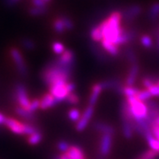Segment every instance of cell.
I'll use <instances>...</instances> for the list:
<instances>
[{"instance_id":"42","label":"cell","mask_w":159,"mask_h":159,"mask_svg":"<svg viewBox=\"0 0 159 159\" xmlns=\"http://www.w3.org/2000/svg\"><path fill=\"white\" fill-rule=\"evenodd\" d=\"M149 93L153 97H159V84H155L148 89Z\"/></svg>"},{"instance_id":"23","label":"cell","mask_w":159,"mask_h":159,"mask_svg":"<svg viewBox=\"0 0 159 159\" xmlns=\"http://www.w3.org/2000/svg\"><path fill=\"white\" fill-rule=\"evenodd\" d=\"M159 17V2H153L148 11V18L150 21H155Z\"/></svg>"},{"instance_id":"41","label":"cell","mask_w":159,"mask_h":159,"mask_svg":"<svg viewBox=\"0 0 159 159\" xmlns=\"http://www.w3.org/2000/svg\"><path fill=\"white\" fill-rule=\"evenodd\" d=\"M31 3L34 7H46L48 2L45 0H31Z\"/></svg>"},{"instance_id":"39","label":"cell","mask_w":159,"mask_h":159,"mask_svg":"<svg viewBox=\"0 0 159 159\" xmlns=\"http://www.w3.org/2000/svg\"><path fill=\"white\" fill-rule=\"evenodd\" d=\"M57 149H59L60 152L62 153H66L68 149H69L70 146H71V144L69 143L66 141V140H59V142L57 143L56 144Z\"/></svg>"},{"instance_id":"47","label":"cell","mask_w":159,"mask_h":159,"mask_svg":"<svg viewBox=\"0 0 159 159\" xmlns=\"http://www.w3.org/2000/svg\"><path fill=\"white\" fill-rule=\"evenodd\" d=\"M97 159H107V157H103V156H102L101 154H98L97 156Z\"/></svg>"},{"instance_id":"5","label":"cell","mask_w":159,"mask_h":159,"mask_svg":"<svg viewBox=\"0 0 159 159\" xmlns=\"http://www.w3.org/2000/svg\"><path fill=\"white\" fill-rule=\"evenodd\" d=\"M67 81L64 80H59L49 87L50 93L55 97V98L58 101L59 103L64 102L66 97L70 93L67 90Z\"/></svg>"},{"instance_id":"1","label":"cell","mask_w":159,"mask_h":159,"mask_svg":"<svg viewBox=\"0 0 159 159\" xmlns=\"http://www.w3.org/2000/svg\"><path fill=\"white\" fill-rule=\"evenodd\" d=\"M122 13L119 11H112L107 19L99 24L102 33L103 39L116 45V42L121 33Z\"/></svg>"},{"instance_id":"2","label":"cell","mask_w":159,"mask_h":159,"mask_svg":"<svg viewBox=\"0 0 159 159\" xmlns=\"http://www.w3.org/2000/svg\"><path fill=\"white\" fill-rule=\"evenodd\" d=\"M11 98L20 107L28 109L30 106V99L28 93L27 87L22 82H16L14 85Z\"/></svg>"},{"instance_id":"43","label":"cell","mask_w":159,"mask_h":159,"mask_svg":"<svg viewBox=\"0 0 159 159\" xmlns=\"http://www.w3.org/2000/svg\"><path fill=\"white\" fill-rule=\"evenodd\" d=\"M20 1L21 0H3V2H4L6 7H14L16 4H18Z\"/></svg>"},{"instance_id":"3","label":"cell","mask_w":159,"mask_h":159,"mask_svg":"<svg viewBox=\"0 0 159 159\" xmlns=\"http://www.w3.org/2000/svg\"><path fill=\"white\" fill-rule=\"evenodd\" d=\"M9 54L11 60L15 64L16 69L19 75L22 78H27L29 76V67L25 62V59L24 58L23 55L21 54L19 49L16 47H11L9 50Z\"/></svg>"},{"instance_id":"26","label":"cell","mask_w":159,"mask_h":159,"mask_svg":"<svg viewBox=\"0 0 159 159\" xmlns=\"http://www.w3.org/2000/svg\"><path fill=\"white\" fill-rule=\"evenodd\" d=\"M144 139L148 142L151 149L159 153V140L155 138V136H153L152 132L148 133L146 136H144Z\"/></svg>"},{"instance_id":"45","label":"cell","mask_w":159,"mask_h":159,"mask_svg":"<svg viewBox=\"0 0 159 159\" xmlns=\"http://www.w3.org/2000/svg\"><path fill=\"white\" fill-rule=\"evenodd\" d=\"M155 36H156V40H157V50L159 51V27L155 30Z\"/></svg>"},{"instance_id":"35","label":"cell","mask_w":159,"mask_h":159,"mask_svg":"<svg viewBox=\"0 0 159 159\" xmlns=\"http://www.w3.org/2000/svg\"><path fill=\"white\" fill-rule=\"evenodd\" d=\"M64 102L69 105H72V106H75V105H78L80 102V97L77 93H75V92L70 93L69 94L67 95L65 98Z\"/></svg>"},{"instance_id":"14","label":"cell","mask_w":159,"mask_h":159,"mask_svg":"<svg viewBox=\"0 0 159 159\" xmlns=\"http://www.w3.org/2000/svg\"><path fill=\"white\" fill-rule=\"evenodd\" d=\"M15 112L20 118L25 119L27 123L34 124V122L37 121V119H38L35 112H31L29 110L25 109V108L19 107V106L16 107Z\"/></svg>"},{"instance_id":"11","label":"cell","mask_w":159,"mask_h":159,"mask_svg":"<svg viewBox=\"0 0 159 159\" xmlns=\"http://www.w3.org/2000/svg\"><path fill=\"white\" fill-rule=\"evenodd\" d=\"M113 144V136L110 134H102L99 143V154L107 157L110 154Z\"/></svg>"},{"instance_id":"36","label":"cell","mask_w":159,"mask_h":159,"mask_svg":"<svg viewBox=\"0 0 159 159\" xmlns=\"http://www.w3.org/2000/svg\"><path fill=\"white\" fill-rule=\"evenodd\" d=\"M51 49H52L53 52L55 53V55H62L65 50H66L65 46L59 42H53L52 44H51Z\"/></svg>"},{"instance_id":"34","label":"cell","mask_w":159,"mask_h":159,"mask_svg":"<svg viewBox=\"0 0 159 159\" xmlns=\"http://www.w3.org/2000/svg\"><path fill=\"white\" fill-rule=\"evenodd\" d=\"M139 89L134 87V86H127L125 85L123 91V95L126 98H129V97H136L137 93L139 92Z\"/></svg>"},{"instance_id":"48","label":"cell","mask_w":159,"mask_h":159,"mask_svg":"<svg viewBox=\"0 0 159 159\" xmlns=\"http://www.w3.org/2000/svg\"><path fill=\"white\" fill-rule=\"evenodd\" d=\"M45 1H46V2H50L51 0H45Z\"/></svg>"},{"instance_id":"13","label":"cell","mask_w":159,"mask_h":159,"mask_svg":"<svg viewBox=\"0 0 159 159\" xmlns=\"http://www.w3.org/2000/svg\"><path fill=\"white\" fill-rule=\"evenodd\" d=\"M39 99L40 109L42 110V111H46V110L50 109V108H53L59 104L58 101L55 98V97L50 93H44Z\"/></svg>"},{"instance_id":"8","label":"cell","mask_w":159,"mask_h":159,"mask_svg":"<svg viewBox=\"0 0 159 159\" xmlns=\"http://www.w3.org/2000/svg\"><path fill=\"white\" fill-rule=\"evenodd\" d=\"M89 49L92 52L93 55L94 56L95 59L98 61L100 63H107L110 62L111 58L110 55L107 54L104 50V49L102 47V46L98 44V42H93L91 40V42H89Z\"/></svg>"},{"instance_id":"6","label":"cell","mask_w":159,"mask_h":159,"mask_svg":"<svg viewBox=\"0 0 159 159\" xmlns=\"http://www.w3.org/2000/svg\"><path fill=\"white\" fill-rule=\"evenodd\" d=\"M137 35H138V32L136 29L130 28L128 30H126L125 28L123 27L121 33L119 34L117 42H116V45L119 46H122L130 44L136 39Z\"/></svg>"},{"instance_id":"7","label":"cell","mask_w":159,"mask_h":159,"mask_svg":"<svg viewBox=\"0 0 159 159\" xmlns=\"http://www.w3.org/2000/svg\"><path fill=\"white\" fill-rule=\"evenodd\" d=\"M142 7L139 4H132L122 11V20L126 23H132V21L142 13Z\"/></svg>"},{"instance_id":"12","label":"cell","mask_w":159,"mask_h":159,"mask_svg":"<svg viewBox=\"0 0 159 159\" xmlns=\"http://www.w3.org/2000/svg\"><path fill=\"white\" fill-rule=\"evenodd\" d=\"M4 126L16 135H24V123L11 117H7Z\"/></svg>"},{"instance_id":"46","label":"cell","mask_w":159,"mask_h":159,"mask_svg":"<svg viewBox=\"0 0 159 159\" xmlns=\"http://www.w3.org/2000/svg\"><path fill=\"white\" fill-rule=\"evenodd\" d=\"M53 159H69V158H68V157H67L64 153H63V154H61V155H54V156H53Z\"/></svg>"},{"instance_id":"37","label":"cell","mask_w":159,"mask_h":159,"mask_svg":"<svg viewBox=\"0 0 159 159\" xmlns=\"http://www.w3.org/2000/svg\"><path fill=\"white\" fill-rule=\"evenodd\" d=\"M140 42L144 48L151 49L153 47V40L149 35H143L140 37Z\"/></svg>"},{"instance_id":"17","label":"cell","mask_w":159,"mask_h":159,"mask_svg":"<svg viewBox=\"0 0 159 159\" xmlns=\"http://www.w3.org/2000/svg\"><path fill=\"white\" fill-rule=\"evenodd\" d=\"M101 46L104 49L106 52L111 57H117L120 54V50H119V46L117 45L114 44L112 42L107 41V40L102 39V42H100Z\"/></svg>"},{"instance_id":"18","label":"cell","mask_w":159,"mask_h":159,"mask_svg":"<svg viewBox=\"0 0 159 159\" xmlns=\"http://www.w3.org/2000/svg\"><path fill=\"white\" fill-rule=\"evenodd\" d=\"M56 59L63 64L75 65V55L71 49H67L62 55H59Z\"/></svg>"},{"instance_id":"16","label":"cell","mask_w":159,"mask_h":159,"mask_svg":"<svg viewBox=\"0 0 159 159\" xmlns=\"http://www.w3.org/2000/svg\"><path fill=\"white\" fill-rule=\"evenodd\" d=\"M140 67L138 63L132 64L128 70V73L125 80V85L127 86H134L136 80L138 76Z\"/></svg>"},{"instance_id":"50","label":"cell","mask_w":159,"mask_h":159,"mask_svg":"<svg viewBox=\"0 0 159 159\" xmlns=\"http://www.w3.org/2000/svg\"><path fill=\"white\" fill-rule=\"evenodd\" d=\"M157 84H159V81H158V82H157Z\"/></svg>"},{"instance_id":"44","label":"cell","mask_w":159,"mask_h":159,"mask_svg":"<svg viewBox=\"0 0 159 159\" xmlns=\"http://www.w3.org/2000/svg\"><path fill=\"white\" fill-rule=\"evenodd\" d=\"M7 117L2 113L0 112V126H3L5 124V121H6Z\"/></svg>"},{"instance_id":"19","label":"cell","mask_w":159,"mask_h":159,"mask_svg":"<svg viewBox=\"0 0 159 159\" xmlns=\"http://www.w3.org/2000/svg\"><path fill=\"white\" fill-rule=\"evenodd\" d=\"M69 159H85V154L83 149L77 145H71L69 149L64 153Z\"/></svg>"},{"instance_id":"30","label":"cell","mask_w":159,"mask_h":159,"mask_svg":"<svg viewBox=\"0 0 159 159\" xmlns=\"http://www.w3.org/2000/svg\"><path fill=\"white\" fill-rule=\"evenodd\" d=\"M20 44L25 50H34L36 48V43L34 40L29 38H23L20 40Z\"/></svg>"},{"instance_id":"28","label":"cell","mask_w":159,"mask_h":159,"mask_svg":"<svg viewBox=\"0 0 159 159\" xmlns=\"http://www.w3.org/2000/svg\"><path fill=\"white\" fill-rule=\"evenodd\" d=\"M159 81V78L154 75H146L144 77L142 78V85L144 86V88L148 89L150 88L151 86L155 84H157V82Z\"/></svg>"},{"instance_id":"15","label":"cell","mask_w":159,"mask_h":159,"mask_svg":"<svg viewBox=\"0 0 159 159\" xmlns=\"http://www.w3.org/2000/svg\"><path fill=\"white\" fill-rule=\"evenodd\" d=\"M93 128L96 132H100L101 134H110L113 136L115 132V130L113 126L102 121L94 122L93 124Z\"/></svg>"},{"instance_id":"29","label":"cell","mask_w":159,"mask_h":159,"mask_svg":"<svg viewBox=\"0 0 159 159\" xmlns=\"http://www.w3.org/2000/svg\"><path fill=\"white\" fill-rule=\"evenodd\" d=\"M48 11V7H31L29 10L28 12L32 16H44Z\"/></svg>"},{"instance_id":"4","label":"cell","mask_w":159,"mask_h":159,"mask_svg":"<svg viewBox=\"0 0 159 159\" xmlns=\"http://www.w3.org/2000/svg\"><path fill=\"white\" fill-rule=\"evenodd\" d=\"M126 100L128 102L132 111V116L134 119H144L148 115V107L145 102H140L136 98V97H129L126 98Z\"/></svg>"},{"instance_id":"33","label":"cell","mask_w":159,"mask_h":159,"mask_svg":"<svg viewBox=\"0 0 159 159\" xmlns=\"http://www.w3.org/2000/svg\"><path fill=\"white\" fill-rule=\"evenodd\" d=\"M67 117L71 122L77 123L79 121V119H80V117H81V113L76 108H72V109L69 110V111L67 112Z\"/></svg>"},{"instance_id":"10","label":"cell","mask_w":159,"mask_h":159,"mask_svg":"<svg viewBox=\"0 0 159 159\" xmlns=\"http://www.w3.org/2000/svg\"><path fill=\"white\" fill-rule=\"evenodd\" d=\"M102 90H112L118 94L123 95L124 84L119 79H108L100 82Z\"/></svg>"},{"instance_id":"21","label":"cell","mask_w":159,"mask_h":159,"mask_svg":"<svg viewBox=\"0 0 159 159\" xmlns=\"http://www.w3.org/2000/svg\"><path fill=\"white\" fill-rule=\"evenodd\" d=\"M102 91V88L100 83H96L92 86V89L89 95V105L94 107L97 103L98 98L100 96L101 93Z\"/></svg>"},{"instance_id":"32","label":"cell","mask_w":159,"mask_h":159,"mask_svg":"<svg viewBox=\"0 0 159 159\" xmlns=\"http://www.w3.org/2000/svg\"><path fill=\"white\" fill-rule=\"evenodd\" d=\"M40 130L38 126L34 125L32 123H24V135L26 136H30V135L33 134L37 131Z\"/></svg>"},{"instance_id":"20","label":"cell","mask_w":159,"mask_h":159,"mask_svg":"<svg viewBox=\"0 0 159 159\" xmlns=\"http://www.w3.org/2000/svg\"><path fill=\"white\" fill-rule=\"evenodd\" d=\"M121 118V124H122V132L123 135L126 139L130 140L132 139L133 136V128L132 126V122L128 120L125 117H120Z\"/></svg>"},{"instance_id":"40","label":"cell","mask_w":159,"mask_h":159,"mask_svg":"<svg viewBox=\"0 0 159 159\" xmlns=\"http://www.w3.org/2000/svg\"><path fill=\"white\" fill-rule=\"evenodd\" d=\"M38 109H40V99L34 98L30 101V106H29L27 110H29L31 112H35Z\"/></svg>"},{"instance_id":"24","label":"cell","mask_w":159,"mask_h":159,"mask_svg":"<svg viewBox=\"0 0 159 159\" xmlns=\"http://www.w3.org/2000/svg\"><path fill=\"white\" fill-rule=\"evenodd\" d=\"M124 55H125L126 59L128 60L130 64H135V63H138V58L136 55L135 50L132 47H126L124 50Z\"/></svg>"},{"instance_id":"25","label":"cell","mask_w":159,"mask_h":159,"mask_svg":"<svg viewBox=\"0 0 159 159\" xmlns=\"http://www.w3.org/2000/svg\"><path fill=\"white\" fill-rule=\"evenodd\" d=\"M42 139H43V135H42L41 130H38L33 134L28 136L27 142L30 145H37L42 142Z\"/></svg>"},{"instance_id":"49","label":"cell","mask_w":159,"mask_h":159,"mask_svg":"<svg viewBox=\"0 0 159 159\" xmlns=\"http://www.w3.org/2000/svg\"><path fill=\"white\" fill-rule=\"evenodd\" d=\"M2 132V130H1V128H0V132Z\"/></svg>"},{"instance_id":"9","label":"cell","mask_w":159,"mask_h":159,"mask_svg":"<svg viewBox=\"0 0 159 159\" xmlns=\"http://www.w3.org/2000/svg\"><path fill=\"white\" fill-rule=\"evenodd\" d=\"M93 113H94V107L89 105L84 110V113L81 115V117L79 119V121L75 124V129L77 132H83L87 128L89 123L93 115Z\"/></svg>"},{"instance_id":"31","label":"cell","mask_w":159,"mask_h":159,"mask_svg":"<svg viewBox=\"0 0 159 159\" xmlns=\"http://www.w3.org/2000/svg\"><path fill=\"white\" fill-rule=\"evenodd\" d=\"M136 98L140 100V102H146L147 101L150 100L152 98V95L149 93V91L148 89H140L139 92L137 93L136 94Z\"/></svg>"},{"instance_id":"22","label":"cell","mask_w":159,"mask_h":159,"mask_svg":"<svg viewBox=\"0 0 159 159\" xmlns=\"http://www.w3.org/2000/svg\"><path fill=\"white\" fill-rule=\"evenodd\" d=\"M89 35L93 42H98V43L102 42V40L103 39V36L99 24L98 25H93L91 28V30H90L89 32Z\"/></svg>"},{"instance_id":"38","label":"cell","mask_w":159,"mask_h":159,"mask_svg":"<svg viewBox=\"0 0 159 159\" xmlns=\"http://www.w3.org/2000/svg\"><path fill=\"white\" fill-rule=\"evenodd\" d=\"M62 20V21L63 22V25H64L65 28H66V30L67 31H71V30L74 29V23L72 20L68 17L67 16H59Z\"/></svg>"},{"instance_id":"27","label":"cell","mask_w":159,"mask_h":159,"mask_svg":"<svg viewBox=\"0 0 159 159\" xmlns=\"http://www.w3.org/2000/svg\"><path fill=\"white\" fill-rule=\"evenodd\" d=\"M52 27L53 30H55V33L58 34H63L67 32V30H66V28L63 25V22L62 21L60 17H58L53 21Z\"/></svg>"}]
</instances>
